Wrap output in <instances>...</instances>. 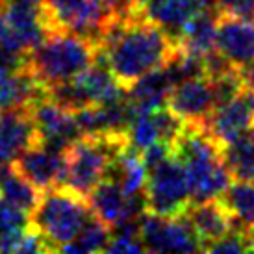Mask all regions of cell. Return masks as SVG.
Listing matches in <instances>:
<instances>
[{
    "label": "cell",
    "mask_w": 254,
    "mask_h": 254,
    "mask_svg": "<svg viewBox=\"0 0 254 254\" xmlns=\"http://www.w3.org/2000/svg\"><path fill=\"white\" fill-rule=\"evenodd\" d=\"M6 4H7V0H0V11L4 9V6H6Z\"/></svg>",
    "instance_id": "33"
},
{
    "label": "cell",
    "mask_w": 254,
    "mask_h": 254,
    "mask_svg": "<svg viewBox=\"0 0 254 254\" xmlns=\"http://www.w3.org/2000/svg\"><path fill=\"white\" fill-rule=\"evenodd\" d=\"M223 158L234 180L254 182V125L223 147Z\"/></svg>",
    "instance_id": "24"
},
{
    "label": "cell",
    "mask_w": 254,
    "mask_h": 254,
    "mask_svg": "<svg viewBox=\"0 0 254 254\" xmlns=\"http://www.w3.org/2000/svg\"><path fill=\"white\" fill-rule=\"evenodd\" d=\"M147 212L162 217H177L188 212V208L193 204L190 182L184 163L175 152L147 167Z\"/></svg>",
    "instance_id": "6"
},
{
    "label": "cell",
    "mask_w": 254,
    "mask_h": 254,
    "mask_svg": "<svg viewBox=\"0 0 254 254\" xmlns=\"http://www.w3.org/2000/svg\"><path fill=\"white\" fill-rule=\"evenodd\" d=\"M99 47L87 37L56 30L26 56V65L47 87L74 80L97 60Z\"/></svg>",
    "instance_id": "4"
},
{
    "label": "cell",
    "mask_w": 254,
    "mask_h": 254,
    "mask_svg": "<svg viewBox=\"0 0 254 254\" xmlns=\"http://www.w3.org/2000/svg\"><path fill=\"white\" fill-rule=\"evenodd\" d=\"M173 150L184 163L193 202L217 200L234 180L223 158V148L200 125L186 123Z\"/></svg>",
    "instance_id": "2"
},
{
    "label": "cell",
    "mask_w": 254,
    "mask_h": 254,
    "mask_svg": "<svg viewBox=\"0 0 254 254\" xmlns=\"http://www.w3.org/2000/svg\"><path fill=\"white\" fill-rule=\"evenodd\" d=\"M135 2H137V6L141 7V4H143V2H145V0H135ZM137 11H139V9H137Z\"/></svg>",
    "instance_id": "34"
},
{
    "label": "cell",
    "mask_w": 254,
    "mask_h": 254,
    "mask_svg": "<svg viewBox=\"0 0 254 254\" xmlns=\"http://www.w3.org/2000/svg\"><path fill=\"white\" fill-rule=\"evenodd\" d=\"M91 215L87 195L62 184L43 191L39 204L30 215V225L45 240L50 253H62V249L80 234Z\"/></svg>",
    "instance_id": "3"
},
{
    "label": "cell",
    "mask_w": 254,
    "mask_h": 254,
    "mask_svg": "<svg viewBox=\"0 0 254 254\" xmlns=\"http://www.w3.org/2000/svg\"><path fill=\"white\" fill-rule=\"evenodd\" d=\"M49 87L24 64L15 71L0 74V110L28 108L47 97Z\"/></svg>",
    "instance_id": "18"
},
{
    "label": "cell",
    "mask_w": 254,
    "mask_h": 254,
    "mask_svg": "<svg viewBox=\"0 0 254 254\" xmlns=\"http://www.w3.org/2000/svg\"><path fill=\"white\" fill-rule=\"evenodd\" d=\"M11 163L22 177L41 191L52 190L65 182V169H67L65 152L50 148L43 143L24 150Z\"/></svg>",
    "instance_id": "13"
},
{
    "label": "cell",
    "mask_w": 254,
    "mask_h": 254,
    "mask_svg": "<svg viewBox=\"0 0 254 254\" xmlns=\"http://www.w3.org/2000/svg\"><path fill=\"white\" fill-rule=\"evenodd\" d=\"M215 50L232 67L245 69L254 62V22L219 11Z\"/></svg>",
    "instance_id": "14"
},
{
    "label": "cell",
    "mask_w": 254,
    "mask_h": 254,
    "mask_svg": "<svg viewBox=\"0 0 254 254\" xmlns=\"http://www.w3.org/2000/svg\"><path fill=\"white\" fill-rule=\"evenodd\" d=\"M0 197L17 206L26 215H32L43 197V191L26 180L11 162L0 169Z\"/></svg>",
    "instance_id": "22"
},
{
    "label": "cell",
    "mask_w": 254,
    "mask_h": 254,
    "mask_svg": "<svg viewBox=\"0 0 254 254\" xmlns=\"http://www.w3.org/2000/svg\"><path fill=\"white\" fill-rule=\"evenodd\" d=\"M30 223V215L0 197V241Z\"/></svg>",
    "instance_id": "26"
},
{
    "label": "cell",
    "mask_w": 254,
    "mask_h": 254,
    "mask_svg": "<svg viewBox=\"0 0 254 254\" xmlns=\"http://www.w3.org/2000/svg\"><path fill=\"white\" fill-rule=\"evenodd\" d=\"M254 125V91L243 87L230 100L219 104L210 117L204 121L202 128L206 134L223 148L225 145L238 139L243 132Z\"/></svg>",
    "instance_id": "10"
},
{
    "label": "cell",
    "mask_w": 254,
    "mask_h": 254,
    "mask_svg": "<svg viewBox=\"0 0 254 254\" xmlns=\"http://www.w3.org/2000/svg\"><path fill=\"white\" fill-rule=\"evenodd\" d=\"M204 6V0H145L139 13L178 43L184 26Z\"/></svg>",
    "instance_id": "16"
},
{
    "label": "cell",
    "mask_w": 254,
    "mask_h": 254,
    "mask_svg": "<svg viewBox=\"0 0 254 254\" xmlns=\"http://www.w3.org/2000/svg\"><path fill=\"white\" fill-rule=\"evenodd\" d=\"M175 84H177V78L167 64L139 78L127 91V97L135 113L154 112L167 106V99Z\"/></svg>",
    "instance_id": "17"
},
{
    "label": "cell",
    "mask_w": 254,
    "mask_h": 254,
    "mask_svg": "<svg viewBox=\"0 0 254 254\" xmlns=\"http://www.w3.org/2000/svg\"><path fill=\"white\" fill-rule=\"evenodd\" d=\"M41 7L49 32H74L95 43L113 19L106 0H43Z\"/></svg>",
    "instance_id": "7"
},
{
    "label": "cell",
    "mask_w": 254,
    "mask_h": 254,
    "mask_svg": "<svg viewBox=\"0 0 254 254\" xmlns=\"http://www.w3.org/2000/svg\"><path fill=\"white\" fill-rule=\"evenodd\" d=\"M41 6L9 2L0 11V45L21 56H28L49 36Z\"/></svg>",
    "instance_id": "8"
},
{
    "label": "cell",
    "mask_w": 254,
    "mask_h": 254,
    "mask_svg": "<svg viewBox=\"0 0 254 254\" xmlns=\"http://www.w3.org/2000/svg\"><path fill=\"white\" fill-rule=\"evenodd\" d=\"M217 11L236 15L240 19L254 22V0H221Z\"/></svg>",
    "instance_id": "27"
},
{
    "label": "cell",
    "mask_w": 254,
    "mask_h": 254,
    "mask_svg": "<svg viewBox=\"0 0 254 254\" xmlns=\"http://www.w3.org/2000/svg\"><path fill=\"white\" fill-rule=\"evenodd\" d=\"M139 234L148 253H202V243L186 213L162 217L145 212L139 223Z\"/></svg>",
    "instance_id": "9"
},
{
    "label": "cell",
    "mask_w": 254,
    "mask_h": 254,
    "mask_svg": "<svg viewBox=\"0 0 254 254\" xmlns=\"http://www.w3.org/2000/svg\"><path fill=\"white\" fill-rule=\"evenodd\" d=\"M110 240H112V226L106 225L104 221H100L93 213L91 219L80 230V234H78L71 243H67L62 249V253H71V254L104 253Z\"/></svg>",
    "instance_id": "25"
},
{
    "label": "cell",
    "mask_w": 254,
    "mask_h": 254,
    "mask_svg": "<svg viewBox=\"0 0 254 254\" xmlns=\"http://www.w3.org/2000/svg\"><path fill=\"white\" fill-rule=\"evenodd\" d=\"M41 143L65 152L82 135L74 113L60 106L50 97H43L30 106Z\"/></svg>",
    "instance_id": "12"
},
{
    "label": "cell",
    "mask_w": 254,
    "mask_h": 254,
    "mask_svg": "<svg viewBox=\"0 0 254 254\" xmlns=\"http://www.w3.org/2000/svg\"><path fill=\"white\" fill-rule=\"evenodd\" d=\"M219 200L232 215L236 225L245 230H254V182H230Z\"/></svg>",
    "instance_id": "23"
},
{
    "label": "cell",
    "mask_w": 254,
    "mask_h": 254,
    "mask_svg": "<svg viewBox=\"0 0 254 254\" xmlns=\"http://www.w3.org/2000/svg\"><path fill=\"white\" fill-rule=\"evenodd\" d=\"M97 47L115 80L127 91L141 76L167 65L180 52L178 43L139 11L113 17Z\"/></svg>",
    "instance_id": "1"
},
{
    "label": "cell",
    "mask_w": 254,
    "mask_h": 254,
    "mask_svg": "<svg viewBox=\"0 0 254 254\" xmlns=\"http://www.w3.org/2000/svg\"><path fill=\"white\" fill-rule=\"evenodd\" d=\"M217 17L215 7L204 6L186 26L178 37V49L186 56L204 60L215 52V36H217Z\"/></svg>",
    "instance_id": "20"
},
{
    "label": "cell",
    "mask_w": 254,
    "mask_h": 254,
    "mask_svg": "<svg viewBox=\"0 0 254 254\" xmlns=\"http://www.w3.org/2000/svg\"><path fill=\"white\" fill-rule=\"evenodd\" d=\"M24 64H26V56H21L13 50L6 49L4 45H0V74L15 71Z\"/></svg>",
    "instance_id": "28"
},
{
    "label": "cell",
    "mask_w": 254,
    "mask_h": 254,
    "mask_svg": "<svg viewBox=\"0 0 254 254\" xmlns=\"http://www.w3.org/2000/svg\"><path fill=\"white\" fill-rule=\"evenodd\" d=\"M39 143H41V137L36 128L30 106L0 110V160L2 162H13L24 150Z\"/></svg>",
    "instance_id": "15"
},
{
    "label": "cell",
    "mask_w": 254,
    "mask_h": 254,
    "mask_svg": "<svg viewBox=\"0 0 254 254\" xmlns=\"http://www.w3.org/2000/svg\"><path fill=\"white\" fill-rule=\"evenodd\" d=\"M108 7L112 11V17H128L132 13H137V2L135 0H106Z\"/></svg>",
    "instance_id": "29"
},
{
    "label": "cell",
    "mask_w": 254,
    "mask_h": 254,
    "mask_svg": "<svg viewBox=\"0 0 254 254\" xmlns=\"http://www.w3.org/2000/svg\"><path fill=\"white\" fill-rule=\"evenodd\" d=\"M241 78H243L245 87H249V89H253L254 91V62L253 64H249L245 69H241Z\"/></svg>",
    "instance_id": "30"
},
{
    "label": "cell",
    "mask_w": 254,
    "mask_h": 254,
    "mask_svg": "<svg viewBox=\"0 0 254 254\" xmlns=\"http://www.w3.org/2000/svg\"><path fill=\"white\" fill-rule=\"evenodd\" d=\"M9 2H19V4H28V6H41L43 0H9Z\"/></svg>",
    "instance_id": "31"
},
{
    "label": "cell",
    "mask_w": 254,
    "mask_h": 254,
    "mask_svg": "<svg viewBox=\"0 0 254 254\" xmlns=\"http://www.w3.org/2000/svg\"><path fill=\"white\" fill-rule=\"evenodd\" d=\"M93 213L113 228L127 217L128 197L121 184L112 177H104L87 195Z\"/></svg>",
    "instance_id": "21"
},
{
    "label": "cell",
    "mask_w": 254,
    "mask_h": 254,
    "mask_svg": "<svg viewBox=\"0 0 254 254\" xmlns=\"http://www.w3.org/2000/svg\"><path fill=\"white\" fill-rule=\"evenodd\" d=\"M217 106L212 78L191 76L180 80L171 89L167 108L188 125H204Z\"/></svg>",
    "instance_id": "11"
},
{
    "label": "cell",
    "mask_w": 254,
    "mask_h": 254,
    "mask_svg": "<svg viewBox=\"0 0 254 254\" xmlns=\"http://www.w3.org/2000/svg\"><path fill=\"white\" fill-rule=\"evenodd\" d=\"M130 145L128 134L80 135L65 150L67 169L64 184L82 195H89L93 188L108 175L115 158Z\"/></svg>",
    "instance_id": "5"
},
{
    "label": "cell",
    "mask_w": 254,
    "mask_h": 254,
    "mask_svg": "<svg viewBox=\"0 0 254 254\" xmlns=\"http://www.w3.org/2000/svg\"><path fill=\"white\" fill-rule=\"evenodd\" d=\"M186 217L190 219L191 226L195 228L198 240L202 243V253H206L212 243L221 240L236 226L232 215L226 212V208L221 204L219 198L206 202H193L188 208Z\"/></svg>",
    "instance_id": "19"
},
{
    "label": "cell",
    "mask_w": 254,
    "mask_h": 254,
    "mask_svg": "<svg viewBox=\"0 0 254 254\" xmlns=\"http://www.w3.org/2000/svg\"><path fill=\"white\" fill-rule=\"evenodd\" d=\"M204 4H206V6L215 7V9H217V6L221 4V0H204Z\"/></svg>",
    "instance_id": "32"
}]
</instances>
